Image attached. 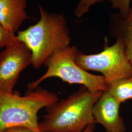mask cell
Wrapping results in <instances>:
<instances>
[{
    "label": "cell",
    "mask_w": 132,
    "mask_h": 132,
    "mask_svg": "<svg viewBox=\"0 0 132 132\" xmlns=\"http://www.w3.org/2000/svg\"><path fill=\"white\" fill-rule=\"evenodd\" d=\"M59 100L56 94L40 86L35 90L28 89L24 95L17 92L9 93L0 90V132L15 126L41 132L39 125V112Z\"/></svg>",
    "instance_id": "3957f363"
},
{
    "label": "cell",
    "mask_w": 132,
    "mask_h": 132,
    "mask_svg": "<svg viewBox=\"0 0 132 132\" xmlns=\"http://www.w3.org/2000/svg\"><path fill=\"white\" fill-rule=\"evenodd\" d=\"M27 0H0V24L10 32L19 31L28 18Z\"/></svg>",
    "instance_id": "ba28073f"
},
{
    "label": "cell",
    "mask_w": 132,
    "mask_h": 132,
    "mask_svg": "<svg viewBox=\"0 0 132 132\" xmlns=\"http://www.w3.org/2000/svg\"><path fill=\"white\" fill-rule=\"evenodd\" d=\"M30 50L17 39L0 52V90L13 92L21 72L32 65Z\"/></svg>",
    "instance_id": "8992f818"
},
{
    "label": "cell",
    "mask_w": 132,
    "mask_h": 132,
    "mask_svg": "<svg viewBox=\"0 0 132 132\" xmlns=\"http://www.w3.org/2000/svg\"><path fill=\"white\" fill-rule=\"evenodd\" d=\"M17 40L15 33L6 30L0 24V50L3 48Z\"/></svg>",
    "instance_id": "4fadbf2b"
},
{
    "label": "cell",
    "mask_w": 132,
    "mask_h": 132,
    "mask_svg": "<svg viewBox=\"0 0 132 132\" xmlns=\"http://www.w3.org/2000/svg\"><path fill=\"white\" fill-rule=\"evenodd\" d=\"M112 7L118 10L123 17H126L129 13L132 0H108Z\"/></svg>",
    "instance_id": "7c38bea8"
},
{
    "label": "cell",
    "mask_w": 132,
    "mask_h": 132,
    "mask_svg": "<svg viewBox=\"0 0 132 132\" xmlns=\"http://www.w3.org/2000/svg\"><path fill=\"white\" fill-rule=\"evenodd\" d=\"M76 64L85 71L101 73L108 84L132 76V67L128 59L122 41L117 39L112 46L106 45L104 50L95 54L79 52Z\"/></svg>",
    "instance_id": "5b68a950"
},
{
    "label": "cell",
    "mask_w": 132,
    "mask_h": 132,
    "mask_svg": "<svg viewBox=\"0 0 132 132\" xmlns=\"http://www.w3.org/2000/svg\"><path fill=\"white\" fill-rule=\"evenodd\" d=\"M107 92L120 104L132 99V76L110 83Z\"/></svg>",
    "instance_id": "30bf717a"
},
{
    "label": "cell",
    "mask_w": 132,
    "mask_h": 132,
    "mask_svg": "<svg viewBox=\"0 0 132 132\" xmlns=\"http://www.w3.org/2000/svg\"><path fill=\"white\" fill-rule=\"evenodd\" d=\"M103 92H92L82 86L67 98L46 109L39 122L41 132H82L95 124L93 114L94 104Z\"/></svg>",
    "instance_id": "6da1fadb"
},
{
    "label": "cell",
    "mask_w": 132,
    "mask_h": 132,
    "mask_svg": "<svg viewBox=\"0 0 132 132\" xmlns=\"http://www.w3.org/2000/svg\"><path fill=\"white\" fill-rule=\"evenodd\" d=\"M1 132H34L28 128L15 126L6 128Z\"/></svg>",
    "instance_id": "5bb4252c"
},
{
    "label": "cell",
    "mask_w": 132,
    "mask_h": 132,
    "mask_svg": "<svg viewBox=\"0 0 132 132\" xmlns=\"http://www.w3.org/2000/svg\"><path fill=\"white\" fill-rule=\"evenodd\" d=\"M104 0H79L73 10L76 17L80 18L88 12L90 8L97 3H102Z\"/></svg>",
    "instance_id": "8fae6325"
},
{
    "label": "cell",
    "mask_w": 132,
    "mask_h": 132,
    "mask_svg": "<svg viewBox=\"0 0 132 132\" xmlns=\"http://www.w3.org/2000/svg\"><path fill=\"white\" fill-rule=\"evenodd\" d=\"M79 52L75 46H69L52 54L45 63L46 72L28 85L35 90L45 80L57 77L69 84H79L92 92H107L108 84L103 76L92 74L78 66L76 57Z\"/></svg>",
    "instance_id": "277c9868"
},
{
    "label": "cell",
    "mask_w": 132,
    "mask_h": 132,
    "mask_svg": "<svg viewBox=\"0 0 132 132\" xmlns=\"http://www.w3.org/2000/svg\"><path fill=\"white\" fill-rule=\"evenodd\" d=\"M38 22L16 35L30 50L32 65L39 69L54 53L70 46L71 37L67 21L62 14L50 12L39 6Z\"/></svg>",
    "instance_id": "7a4b0ae2"
},
{
    "label": "cell",
    "mask_w": 132,
    "mask_h": 132,
    "mask_svg": "<svg viewBox=\"0 0 132 132\" xmlns=\"http://www.w3.org/2000/svg\"><path fill=\"white\" fill-rule=\"evenodd\" d=\"M95 128V124H92L86 128L82 132H94Z\"/></svg>",
    "instance_id": "9a60e30c"
},
{
    "label": "cell",
    "mask_w": 132,
    "mask_h": 132,
    "mask_svg": "<svg viewBox=\"0 0 132 132\" xmlns=\"http://www.w3.org/2000/svg\"><path fill=\"white\" fill-rule=\"evenodd\" d=\"M110 34L122 41L128 59L132 67V4L126 17L120 14L111 15L109 22Z\"/></svg>",
    "instance_id": "9c48e42d"
},
{
    "label": "cell",
    "mask_w": 132,
    "mask_h": 132,
    "mask_svg": "<svg viewBox=\"0 0 132 132\" xmlns=\"http://www.w3.org/2000/svg\"><path fill=\"white\" fill-rule=\"evenodd\" d=\"M120 105L107 91L103 92L93 107L95 123L101 125L105 132H126L125 123L119 113Z\"/></svg>",
    "instance_id": "52a82bcc"
}]
</instances>
